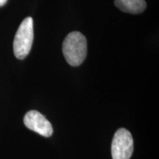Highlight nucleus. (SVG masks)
<instances>
[{"label":"nucleus","mask_w":159,"mask_h":159,"mask_svg":"<svg viewBox=\"0 0 159 159\" xmlns=\"http://www.w3.org/2000/svg\"><path fill=\"white\" fill-rule=\"evenodd\" d=\"M134 152V139L130 131L120 128L115 133L111 144L113 159H130Z\"/></svg>","instance_id":"obj_3"},{"label":"nucleus","mask_w":159,"mask_h":159,"mask_svg":"<svg viewBox=\"0 0 159 159\" xmlns=\"http://www.w3.org/2000/svg\"><path fill=\"white\" fill-rule=\"evenodd\" d=\"M62 49L66 62L72 66H78L86 57V39L80 32H71L63 41Z\"/></svg>","instance_id":"obj_1"},{"label":"nucleus","mask_w":159,"mask_h":159,"mask_svg":"<svg viewBox=\"0 0 159 159\" xmlns=\"http://www.w3.org/2000/svg\"><path fill=\"white\" fill-rule=\"evenodd\" d=\"M7 2V0H0V7L5 5Z\"/></svg>","instance_id":"obj_6"},{"label":"nucleus","mask_w":159,"mask_h":159,"mask_svg":"<svg viewBox=\"0 0 159 159\" xmlns=\"http://www.w3.org/2000/svg\"><path fill=\"white\" fill-rule=\"evenodd\" d=\"M24 123L27 128L41 136L49 137L52 135V124L39 111L34 110L28 111L24 118Z\"/></svg>","instance_id":"obj_4"},{"label":"nucleus","mask_w":159,"mask_h":159,"mask_svg":"<svg viewBox=\"0 0 159 159\" xmlns=\"http://www.w3.org/2000/svg\"><path fill=\"white\" fill-rule=\"evenodd\" d=\"M33 39V19L31 17H27L19 27L13 41V52L18 59L22 60L28 55Z\"/></svg>","instance_id":"obj_2"},{"label":"nucleus","mask_w":159,"mask_h":159,"mask_svg":"<svg viewBox=\"0 0 159 159\" xmlns=\"http://www.w3.org/2000/svg\"><path fill=\"white\" fill-rule=\"evenodd\" d=\"M115 5L122 12L131 14H139L146 8L144 0H115Z\"/></svg>","instance_id":"obj_5"}]
</instances>
